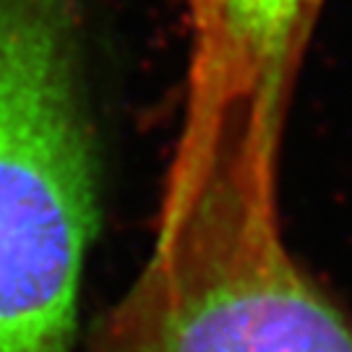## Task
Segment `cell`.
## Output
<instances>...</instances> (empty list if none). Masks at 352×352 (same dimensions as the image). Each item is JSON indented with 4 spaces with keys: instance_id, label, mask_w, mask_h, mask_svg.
I'll list each match as a JSON object with an SVG mask.
<instances>
[{
    "instance_id": "cell-1",
    "label": "cell",
    "mask_w": 352,
    "mask_h": 352,
    "mask_svg": "<svg viewBox=\"0 0 352 352\" xmlns=\"http://www.w3.org/2000/svg\"><path fill=\"white\" fill-rule=\"evenodd\" d=\"M84 352H352V321L285 245L277 151L222 141L164 180L151 256Z\"/></svg>"
},
{
    "instance_id": "cell-3",
    "label": "cell",
    "mask_w": 352,
    "mask_h": 352,
    "mask_svg": "<svg viewBox=\"0 0 352 352\" xmlns=\"http://www.w3.org/2000/svg\"><path fill=\"white\" fill-rule=\"evenodd\" d=\"M324 0H186L190 29L186 107L170 170L217 141L277 146L292 81Z\"/></svg>"
},
{
    "instance_id": "cell-2",
    "label": "cell",
    "mask_w": 352,
    "mask_h": 352,
    "mask_svg": "<svg viewBox=\"0 0 352 352\" xmlns=\"http://www.w3.org/2000/svg\"><path fill=\"white\" fill-rule=\"evenodd\" d=\"M68 0H0V352H74L94 230Z\"/></svg>"
}]
</instances>
